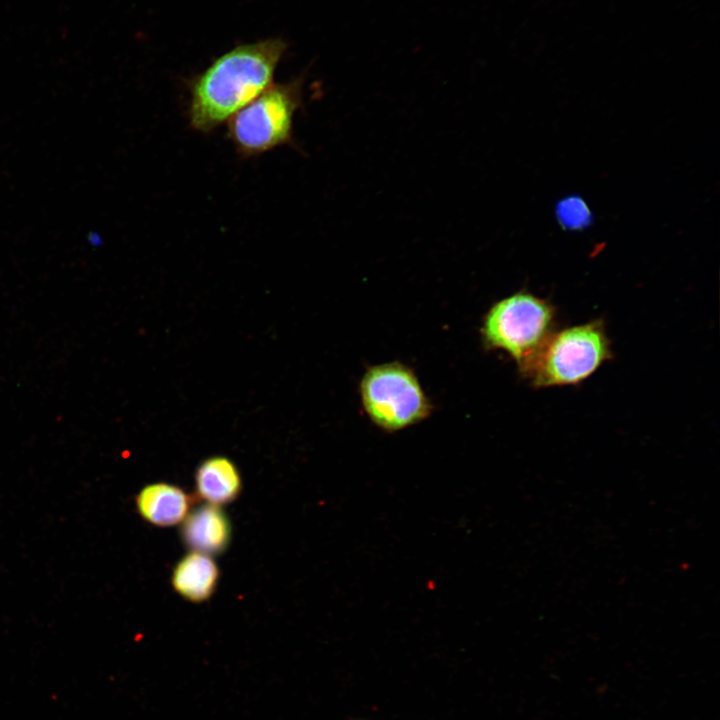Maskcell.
<instances>
[{"label":"cell","instance_id":"6da1fadb","mask_svg":"<svg viewBox=\"0 0 720 720\" xmlns=\"http://www.w3.org/2000/svg\"><path fill=\"white\" fill-rule=\"evenodd\" d=\"M287 50L281 38L239 44L223 53L188 85L190 127L209 133L273 84Z\"/></svg>","mask_w":720,"mask_h":720},{"label":"cell","instance_id":"7a4b0ae2","mask_svg":"<svg viewBox=\"0 0 720 720\" xmlns=\"http://www.w3.org/2000/svg\"><path fill=\"white\" fill-rule=\"evenodd\" d=\"M611 357L605 325L593 320L553 331L519 371L536 388L577 385Z\"/></svg>","mask_w":720,"mask_h":720},{"label":"cell","instance_id":"3957f363","mask_svg":"<svg viewBox=\"0 0 720 720\" xmlns=\"http://www.w3.org/2000/svg\"><path fill=\"white\" fill-rule=\"evenodd\" d=\"M302 85L301 77L273 83L228 120L227 136L241 157H255L293 143Z\"/></svg>","mask_w":720,"mask_h":720},{"label":"cell","instance_id":"277c9868","mask_svg":"<svg viewBox=\"0 0 720 720\" xmlns=\"http://www.w3.org/2000/svg\"><path fill=\"white\" fill-rule=\"evenodd\" d=\"M554 306L528 291L494 303L485 314L481 337L487 349L509 355L518 368L527 363L553 332Z\"/></svg>","mask_w":720,"mask_h":720},{"label":"cell","instance_id":"5b68a950","mask_svg":"<svg viewBox=\"0 0 720 720\" xmlns=\"http://www.w3.org/2000/svg\"><path fill=\"white\" fill-rule=\"evenodd\" d=\"M359 392L369 419L386 432L417 424L433 409L414 371L398 361L368 367Z\"/></svg>","mask_w":720,"mask_h":720},{"label":"cell","instance_id":"8992f818","mask_svg":"<svg viewBox=\"0 0 720 720\" xmlns=\"http://www.w3.org/2000/svg\"><path fill=\"white\" fill-rule=\"evenodd\" d=\"M181 536L191 551L214 556L228 547L231 524L221 506L205 503L187 514Z\"/></svg>","mask_w":720,"mask_h":720},{"label":"cell","instance_id":"52a82bcc","mask_svg":"<svg viewBox=\"0 0 720 720\" xmlns=\"http://www.w3.org/2000/svg\"><path fill=\"white\" fill-rule=\"evenodd\" d=\"M190 496L180 487L158 482L146 485L136 496L140 516L159 527L181 523L190 512Z\"/></svg>","mask_w":720,"mask_h":720},{"label":"cell","instance_id":"ba28073f","mask_svg":"<svg viewBox=\"0 0 720 720\" xmlns=\"http://www.w3.org/2000/svg\"><path fill=\"white\" fill-rule=\"evenodd\" d=\"M219 569L212 556L190 551L173 569L171 583L174 590L191 602H202L215 591Z\"/></svg>","mask_w":720,"mask_h":720},{"label":"cell","instance_id":"9c48e42d","mask_svg":"<svg viewBox=\"0 0 720 720\" xmlns=\"http://www.w3.org/2000/svg\"><path fill=\"white\" fill-rule=\"evenodd\" d=\"M195 485L198 496L206 503L221 506L238 497L242 481L239 470L229 458L213 456L198 466Z\"/></svg>","mask_w":720,"mask_h":720},{"label":"cell","instance_id":"30bf717a","mask_svg":"<svg viewBox=\"0 0 720 720\" xmlns=\"http://www.w3.org/2000/svg\"><path fill=\"white\" fill-rule=\"evenodd\" d=\"M554 215L562 230L583 231L594 224V213L586 200L571 194L559 199L554 207Z\"/></svg>","mask_w":720,"mask_h":720}]
</instances>
